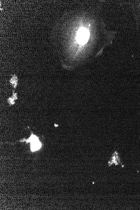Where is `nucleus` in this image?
<instances>
[{"label": "nucleus", "mask_w": 140, "mask_h": 210, "mask_svg": "<svg viewBox=\"0 0 140 210\" xmlns=\"http://www.w3.org/2000/svg\"><path fill=\"white\" fill-rule=\"evenodd\" d=\"M31 142V150L34 152L39 150L41 147V144L38 140V138L35 135H32L29 140Z\"/></svg>", "instance_id": "f03ea898"}, {"label": "nucleus", "mask_w": 140, "mask_h": 210, "mask_svg": "<svg viewBox=\"0 0 140 210\" xmlns=\"http://www.w3.org/2000/svg\"><path fill=\"white\" fill-rule=\"evenodd\" d=\"M89 35L86 29H81L77 35V40L80 43L84 44L87 41Z\"/></svg>", "instance_id": "f257e3e1"}]
</instances>
